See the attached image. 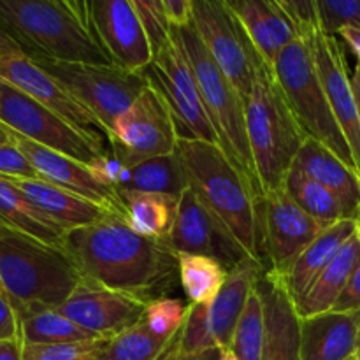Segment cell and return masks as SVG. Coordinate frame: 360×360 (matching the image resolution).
I'll list each match as a JSON object with an SVG mask.
<instances>
[{"instance_id":"6da1fadb","label":"cell","mask_w":360,"mask_h":360,"mask_svg":"<svg viewBox=\"0 0 360 360\" xmlns=\"http://www.w3.org/2000/svg\"><path fill=\"white\" fill-rule=\"evenodd\" d=\"M63 248L83 280L146 302L165 297L179 280L178 255L171 246L137 234L118 213L67 232Z\"/></svg>"},{"instance_id":"7a4b0ae2","label":"cell","mask_w":360,"mask_h":360,"mask_svg":"<svg viewBox=\"0 0 360 360\" xmlns=\"http://www.w3.org/2000/svg\"><path fill=\"white\" fill-rule=\"evenodd\" d=\"M0 23L28 58L115 65L95 39L88 2L0 0Z\"/></svg>"},{"instance_id":"3957f363","label":"cell","mask_w":360,"mask_h":360,"mask_svg":"<svg viewBox=\"0 0 360 360\" xmlns=\"http://www.w3.org/2000/svg\"><path fill=\"white\" fill-rule=\"evenodd\" d=\"M81 281L65 248L0 225V288L18 319L35 309L58 308Z\"/></svg>"},{"instance_id":"277c9868","label":"cell","mask_w":360,"mask_h":360,"mask_svg":"<svg viewBox=\"0 0 360 360\" xmlns=\"http://www.w3.org/2000/svg\"><path fill=\"white\" fill-rule=\"evenodd\" d=\"M190 188L200 202L229 229L248 257L264 264L260 252V227L257 197L241 172L225 157L218 144L197 139H179Z\"/></svg>"},{"instance_id":"5b68a950","label":"cell","mask_w":360,"mask_h":360,"mask_svg":"<svg viewBox=\"0 0 360 360\" xmlns=\"http://www.w3.org/2000/svg\"><path fill=\"white\" fill-rule=\"evenodd\" d=\"M245 109L253 167L266 197L283 190L306 136L274 79L273 69L266 63L259 69Z\"/></svg>"},{"instance_id":"8992f818","label":"cell","mask_w":360,"mask_h":360,"mask_svg":"<svg viewBox=\"0 0 360 360\" xmlns=\"http://www.w3.org/2000/svg\"><path fill=\"white\" fill-rule=\"evenodd\" d=\"M174 28V27H172ZM181 41L185 55L195 76L204 109L218 137V146L225 157L241 172L257 200L262 199L259 179L253 167L252 151L246 136V109L234 84L218 69L206 46L200 41L193 21L186 27L174 28Z\"/></svg>"},{"instance_id":"52a82bcc","label":"cell","mask_w":360,"mask_h":360,"mask_svg":"<svg viewBox=\"0 0 360 360\" xmlns=\"http://www.w3.org/2000/svg\"><path fill=\"white\" fill-rule=\"evenodd\" d=\"M271 69L304 136L322 143L355 169L354 155L327 101L308 42L295 39L276 56Z\"/></svg>"},{"instance_id":"ba28073f","label":"cell","mask_w":360,"mask_h":360,"mask_svg":"<svg viewBox=\"0 0 360 360\" xmlns=\"http://www.w3.org/2000/svg\"><path fill=\"white\" fill-rule=\"evenodd\" d=\"M0 123L25 139L90 167L109 153V144L104 139L77 129L4 79H0Z\"/></svg>"},{"instance_id":"9c48e42d","label":"cell","mask_w":360,"mask_h":360,"mask_svg":"<svg viewBox=\"0 0 360 360\" xmlns=\"http://www.w3.org/2000/svg\"><path fill=\"white\" fill-rule=\"evenodd\" d=\"M41 69L58 79L104 127L111 139L116 120L148 88L146 77L118 65L67 63L46 58H32Z\"/></svg>"},{"instance_id":"30bf717a","label":"cell","mask_w":360,"mask_h":360,"mask_svg":"<svg viewBox=\"0 0 360 360\" xmlns=\"http://www.w3.org/2000/svg\"><path fill=\"white\" fill-rule=\"evenodd\" d=\"M143 76L171 109L179 139L218 144L217 132L206 115L193 70L174 28L171 41L155 53L153 62L143 70Z\"/></svg>"},{"instance_id":"8fae6325","label":"cell","mask_w":360,"mask_h":360,"mask_svg":"<svg viewBox=\"0 0 360 360\" xmlns=\"http://www.w3.org/2000/svg\"><path fill=\"white\" fill-rule=\"evenodd\" d=\"M193 27L213 62L246 104L259 69L266 62L255 51L227 0H193Z\"/></svg>"},{"instance_id":"7c38bea8","label":"cell","mask_w":360,"mask_h":360,"mask_svg":"<svg viewBox=\"0 0 360 360\" xmlns=\"http://www.w3.org/2000/svg\"><path fill=\"white\" fill-rule=\"evenodd\" d=\"M179 134L164 98L148 84L137 101L116 120L109 151L125 165L178 151Z\"/></svg>"},{"instance_id":"4fadbf2b","label":"cell","mask_w":360,"mask_h":360,"mask_svg":"<svg viewBox=\"0 0 360 360\" xmlns=\"http://www.w3.org/2000/svg\"><path fill=\"white\" fill-rule=\"evenodd\" d=\"M260 252L264 266L276 276H285L301 253L322 234L323 225L313 220L283 190L257 202Z\"/></svg>"},{"instance_id":"5bb4252c","label":"cell","mask_w":360,"mask_h":360,"mask_svg":"<svg viewBox=\"0 0 360 360\" xmlns=\"http://www.w3.org/2000/svg\"><path fill=\"white\" fill-rule=\"evenodd\" d=\"M95 39L115 65L141 72L153 62L150 39L134 0L88 2Z\"/></svg>"},{"instance_id":"9a60e30c","label":"cell","mask_w":360,"mask_h":360,"mask_svg":"<svg viewBox=\"0 0 360 360\" xmlns=\"http://www.w3.org/2000/svg\"><path fill=\"white\" fill-rule=\"evenodd\" d=\"M176 255H206L218 260L227 271H232L245 259H252L229 232V229L200 202L192 188L179 199L174 225L167 238Z\"/></svg>"},{"instance_id":"2e32d148","label":"cell","mask_w":360,"mask_h":360,"mask_svg":"<svg viewBox=\"0 0 360 360\" xmlns=\"http://www.w3.org/2000/svg\"><path fill=\"white\" fill-rule=\"evenodd\" d=\"M146 306L148 302L136 295L83 280L56 309L94 336L109 340L137 326Z\"/></svg>"},{"instance_id":"e0dca14e","label":"cell","mask_w":360,"mask_h":360,"mask_svg":"<svg viewBox=\"0 0 360 360\" xmlns=\"http://www.w3.org/2000/svg\"><path fill=\"white\" fill-rule=\"evenodd\" d=\"M301 37L311 48L327 101L340 123L341 132L347 137V143L354 155L355 169L360 176V120L343 46L336 35L326 34L322 27H315Z\"/></svg>"},{"instance_id":"ac0fdd59","label":"cell","mask_w":360,"mask_h":360,"mask_svg":"<svg viewBox=\"0 0 360 360\" xmlns=\"http://www.w3.org/2000/svg\"><path fill=\"white\" fill-rule=\"evenodd\" d=\"M0 79L7 81L14 88L27 94L49 111L65 118L77 129L101 137L109 144L108 134L97 118L60 83L46 72L32 58L25 55L4 56L0 58Z\"/></svg>"},{"instance_id":"d6986e66","label":"cell","mask_w":360,"mask_h":360,"mask_svg":"<svg viewBox=\"0 0 360 360\" xmlns=\"http://www.w3.org/2000/svg\"><path fill=\"white\" fill-rule=\"evenodd\" d=\"M11 139L23 151V155L28 158L39 178L56 186H62L69 192L77 193L84 199L94 200V202L125 217V204H123L118 190L102 181L90 165L58 153L55 150L41 146L34 141L25 139V137L14 134L13 130H11Z\"/></svg>"},{"instance_id":"ffe728a7","label":"cell","mask_w":360,"mask_h":360,"mask_svg":"<svg viewBox=\"0 0 360 360\" xmlns=\"http://www.w3.org/2000/svg\"><path fill=\"white\" fill-rule=\"evenodd\" d=\"M102 178L115 186L118 193H157L181 199L190 188L188 174L178 151L148 158L130 167L111 157L102 167Z\"/></svg>"},{"instance_id":"44dd1931","label":"cell","mask_w":360,"mask_h":360,"mask_svg":"<svg viewBox=\"0 0 360 360\" xmlns=\"http://www.w3.org/2000/svg\"><path fill=\"white\" fill-rule=\"evenodd\" d=\"M266 311V340L260 360H301V319L280 276L264 271L257 281Z\"/></svg>"},{"instance_id":"7402d4cb","label":"cell","mask_w":360,"mask_h":360,"mask_svg":"<svg viewBox=\"0 0 360 360\" xmlns=\"http://www.w3.org/2000/svg\"><path fill=\"white\" fill-rule=\"evenodd\" d=\"M227 4L269 67L287 46L301 37L280 0H227Z\"/></svg>"},{"instance_id":"603a6c76","label":"cell","mask_w":360,"mask_h":360,"mask_svg":"<svg viewBox=\"0 0 360 360\" xmlns=\"http://www.w3.org/2000/svg\"><path fill=\"white\" fill-rule=\"evenodd\" d=\"M294 167L329 190L341 202L347 220L360 217V176L354 167L345 164L336 153L319 141L306 137Z\"/></svg>"},{"instance_id":"cb8c5ba5","label":"cell","mask_w":360,"mask_h":360,"mask_svg":"<svg viewBox=\"0 0 360 360\" xmlns=\"http://www.w3.org/2000/svg\"><path fill=\"white\" fill-rule=\"evenodd\" d=\"M11 181L27 195V199L35 207H39L46 217L51 218L65 232L86 227L102 220L109 213H115L94 200L84 199L77 193L69 192L41 178L11 179Z\"/></svg>"},{"instance_id":"d4e9b609","label":"cell","mask_w":360,"mask_h":360,"mask_svg":"<svg viewBox=\"0 0 360 360\" xmlns=\"http://www.w3.org/2000/svg\"><path fill=\"white\" fill-rule=\"evenodd\" d=\"M266 266L255 259H245L239 266L229 271L224 287L217 297L207 306L211 334L217 341L218 348H229L232 341L236 326L245 311L252 292L255 290L257 281L260 280Z\"/></svg>"},{"instance_id":"484cf974","label":"cell","mask_w":360,"mask_h":360,"mask_svg":"<svg viewBox=\"0 0 360 360\" xmlns=\"http://www.w3.org/2000/svg\"><path fill=\"white\" fill-rule=\"evenodd\" d=\"M360 313L329 311L301 319V360H347L355 355Z\"/></svg>"},{"instance_id":"4316f807","label":"cell","mask_w":360,"mask_h":360,"mask_svg":"<svg viewBox=\"0 0 360 360\" xmlns=\"http://www.w3.org/2000/svg\"><path fill=\"white\" fill-rule=\"evenodd\" d=\"M355 227H357L355 220H341L323 229L322 234L301 253L288 273L280 278L294 302H297L306 294L313 281L336 259L341 248L354 238Z\"/></svg>"},{"instance_id":"83f0119b","label":"cell","mask_w":360,"mask_h":360,"mask_svg":"<svg viewBox=\"0 0 360 360\" xmlns=\"http://www.w3.org/2000/svg\"><path fill=\"white\" fill-rule=\"evenodd\" d=\"M359 262L360 246L357 238L354 236L341 248L336 259L313 281L311 287L306 290V294L295 302L299 319H308V316H316L333 311Z\"/></svg>"},{"instance_id":"f1b7e54d","label":"cell","mask_w":360,"mask_h":360,"mask_svg":"<svg viewBox=\"0 0 360 360\" xmlns=\"http://www.w3.org/2000/svg\"><path fill=\"white\" fill-rule=\"evenodd\" d=\"M0 225L63 248L67 232L27 199L13 181L0 176Z\"/></svg>"},{"instance_id":"f546056e","label":"cell","mask_w":360,"mask_h":360,"mask_svg":"<svg viewBox=\"0 0 360 360\" xmlns=\"http://www.w3.org/2000/svg\"><path fill=\"white\" fill-rule=\"evenodd\" d=\"M125 204V220L144 238L167 243L174 225L179 199L157 193H120Z\"/></svg>"},{"instance_id":"4dcf8cb0","label":"cell","mask_w":360,"mask_h":360,"mask_svg":"<svg viewBox=\"0 0 360 360\" xmlns=\"http://www.w3.org/2000/svg\"><path fill=\"white\" fill-rule=\"evenodd\" d=\"M20 336L23 345H74L101 340L56 308L35 309L20 316Z\"/></svg>"},{"instance_id":"1f68e13d","label":"cell","mask_w":360,"mask_h":360,"mask_svg":"<svg viewBox=\"0 0 360 360\" xmlns=\"http://www.w3.org/2000/svg\"><path fill=\"white\" fill-rule=\"evenodd\" d=\"M178 273L188 304H210L229 276V271L218 260L190 253L178 255Z\"/></svg>"},{"instance_id":"d6a6232c","label":"cell","mask_w":360,"mask_h":360,"mask_svg":"<svg viewBox=\"0 0 360 360\" xmlns=\"http://www.w3.org/2000/svg\"><path fill=\"white\" fill-rule=\"evenodd\" d=\"M283 188L302 211H306L323 227H330L338 221L347 220L340 200L297 167L290 169Z\"/></svg>"},{"instance_id":"836d02e7","label":"cell","mask_w":360,"mask_h":360,"mask_svg":"<svg viewBox=\"0 0 360 360\" xmlns=\"http://www.w3.org/2000/svg\"><path fill=\"white\" fill-rule=\"evenodd\" d=\"M171 345L155 336L141 320L132 329L105 340L98 360H162Z\"/></svg>"},{"instance_id":"e575fe53","label":"cell","mask_w":360,"mask_h":360,"mask_svg":"<svg viewBox=\"0 0 360 360\" xmlns=\"http://www.w3.org/2000/svg\"><path fill=\"white\" fill-rule=\"evenodd\" d=\"M264 340H266V311H264L262 295L255 287L236 326L229 350L239 360H260Z\"/></svg>"},{"instance_id":"d590c367","label":"cell","mask_w":360,"mask_h":360,"mask_svg":"<svg viewBox=\"0 0 360 360\" xmlns=\"http://www.w3.org/2000/svg\"><path fill=\"white\" fill-rule=\"evenodd\" d=\"M207 306L210 304H188L185 323L162 360L197 357L206 352L217 350L218 345L211 334Z\"/></svg>"},{"instance_id":"8d00e7d4","label":"cell","mask_w":360,"mask_h":360,"mask_svg":"<svg viewBox=\"0 0 360 360\" xmlns=\"http://www.w3.org/2000/svg\"><path fill=\"white\" fill-rule=\"evenodd\" d=\"M186 311H188V304H185L181 299L165 295V297L148 302L143 322L155 336L169 341V343H174L183 323H185Z\"/></svg>"},{"instance_id":"74e56055","label":"cell","mask_w":360,"mask_h":360,"mask_svg":"<svg viewBox=\"0 0 360 360\" xmlns=\"http://www.w3.org/2000/svg\"><path fill=\"white\" fill-rule=\"evenodd\" d=\"M105 340L74 345H23V360H98Z\"/></svg>"},{"instance_id":"f35d334b","label":"cell","mask_w":360,"mask_h":360,"mask_svg":"<svg viewBox=\"0 0 360 360\" xmlns=\"http://www.w3.org/2000/svg\"><path fill=\"white\" fill-rule=\"evenodd\" d=\"M320 27L326 34L338 35L341 28H360V0H316Z\"/></svg>"},{"instance_id":"ab89813d","label":"cell","mask_w":360,"mask_h":360,"mask_svg":"<svg viewBox=\"0 0 360 360\" xmlns=\"http://www.w3.org/2000/svg\"><path fill=\"white\" fill-rule=\"evenodd\" d=\"M137 11H139L141 21L144 25L148 39H150L151 51L155 53L164 48L171 41L172 27L165 18L162 0H134Z\"/></svg>"},{"instance_id":"60d3db41","label":"cell","mask_w":360,"mask_h":360,"mask_svg":"<svg viewBox=\"0 0 360 360\" xmlns=\"http://www.w3.org/2000/svg\"><path fill=\"white\" fill-rule=\"evenodd\" d=\"M0 176L7 179L39 178L28 158L14 144L13 139L9 143L0 144Z\"/></svg>"},{"instance_id":"b9f144b4","label":"cell","mask_w":360,"mask_h":360,"mask_svg":"<svg viewBox=\"0 0 360 360\" xmlns=\"http://www.w3.org/2000/svg\"><path fill=\"white\" fill-rule=\"evenodd\" d=\"M20 336V319L13 302L0 288V341L18 340Z\"/></svg>"},{"instance_id":"7bdbcfd3","label":"cell","mask_w":360,"mask_h":360,"mask_svg":"<svg viewBox=\"0 0 360 360\" xmlns=\"http://www.w3.org/2000/svg\"><path fill=\"white\" fill-rule=\"evenodd\" d=\"M333 311L338 313H360V262L352 273L340 301L336 302Z\"/></svg>"},{"instance_id":"ee69618b","label":"cell","mask_w":360,"mask_h":360,"mask_svg":"<svg viewBox=\"0 0 360 360\" xmlns=\"http://www.w3.org/2000/svg\"><path fill=\"white\" fill-rule=\"evenodd\" d=\"M162 7L171 27L181 28L193 21V0H162Z\"/></svg>"},{"instance_id":"f6af8a7d","label":"cell","mask_w":360,"mask_h":360,"mask_svg":"<svg viewBox=\"0 0 360 360\" xmlns=\"http://www.w3.org/2000/svg\"><path fill=\"white\" fill-rule=\"evenodd\" d=\"M0 360H23V341H21V338L0 341Z\"/></svg>"},{"instance_id":"bcb514c9","label":"cell","mask_w":360,"mask_h":360,"mask_svg":"<svg viewBox=\"0 0 360 360\" xmlns=\"http://www.w3.org/2000/svg\"><path fill=\"white\" fill-rule=\"evenodd\" d=\"M336 37L343 39V41L350 46V49L355 53V56H357L359 60L357 63L360 65V28H352V27L341 28V30L338 32Z\"/></svg>"},{"instance_id":"7dc6e473","label":"cell","mask_w":360,"mask_h":360,"mask_svg":"<svg viewBox=\"0 0 360 360\" xmlns=\"http://www.w3.org/2000/svg\"><path fill=\"white\" fill-rule=\"evenodd\" d=\"M16 55H23V51H21L20 46L13 41V37L7 34L6 28H4L2 23H0V58H4V56H16Z\"/></svg>"},{"instance_id":"c3c4849f","label":"cell","mask_w":360,"mask_h":360,"mask_svg":"<svg viewBox=\"0 0 360 360\" xmlns=\"http://www.w3.org/2000/svg\"><path fill=\"white\" fill-rule=\"evenodd\" d=\"M352 86H354L355 94V102H357L359 109V120H360V67H355V70L352 72Z\"/></svg>"},{"instance_id":"681fc988","label":"cell","mask_w":360,"mask_h":360,"mask_svg":"<svg viewBox=\"0 0 360 360\" xmlns=\"http://www.w3.org/2000/svg\"><path fill=\"white\" fill-rule=\"evenodd\" d=\"M220 348L217 350L206 352L202 355H197V357H186V359H165V360H220Z\"/></svg>"},{"instance_id":"f907efd6","label":"cell","mask_w":360,"mask_h":360,"mask_svg":"<svg viewBox=\"0 0 360 360\" xmlns=\"http://www.w3.org/2000/svg\"><path fill=\"white\" fill-rule=\"evenodd\" d=\"M9 141H11V130L0 123V144L9 143Z\"/></svg>"},{"instance_id":"816d5d0a","label":"cell","mask_w":360,"mask_h":360,"mask_svg":"<svg viewBox=\"0 0 360 360\" xmlns=\"http://www.w3.org/2000/svg\"><path fill=\"white\" fill-rule=\"evenodd\" d=\"M220 360H239L238 357H236L234 354H232L229 348H224V350L220 352Z\"/></svg>"},{"instance_id":"f5cc1de1","label":"cell","mask_w":360,"mask_h":360,"mask_svg":"<svg viewBox=\"0 0 360 360\" xmlns=\"http://www.w3.org/2000/svg\"><path fill=\"white\" fill-rule=\"evenodd\" d=\"M355 357L360 360V319H359V330H357V345H355Z\"/></svg>"},{"instance_id":"db71d44e","label":"cell","mask_w":360,"mask_h":360,"mask_svg":"<svg viewBox=\"0 0 360 360\" xmlns=\"http://www.w3.org/2000/svg\"><path fill=\"white\" fill-rule=\"evenodd\" d=\"M355 238H357L359 246H360V217L357 218V227H355Z\"/></svg>"},{"instance_id":"11a10c76","label":"cell","mask_w":360,"mask_h":360,"mask_svg":"<svg viewBox=\"0 0 360 360\" xmlns=\"http://www.w3.org/2000/svg\"><path fill=\"white\" fill-rule=\"evenodd\" d=\"M347 360H357V357H355V355H354V357H350V359H347Z\"/></svg>"},{"instance_id":"9f6ffc18","label":"cell","mask_w":360,"mask_h":360,"mask_svg":"<svg viewBox=\"0 0 360 360\" xmlns=\"http://www.w3.org/2000/svg\"><path fill=\"white\" fill-rule=\"evenodd\" d=\"M357 65H359V63H357ZM359 67H360V65H359Z\"/></svg>"}]
</instances>
